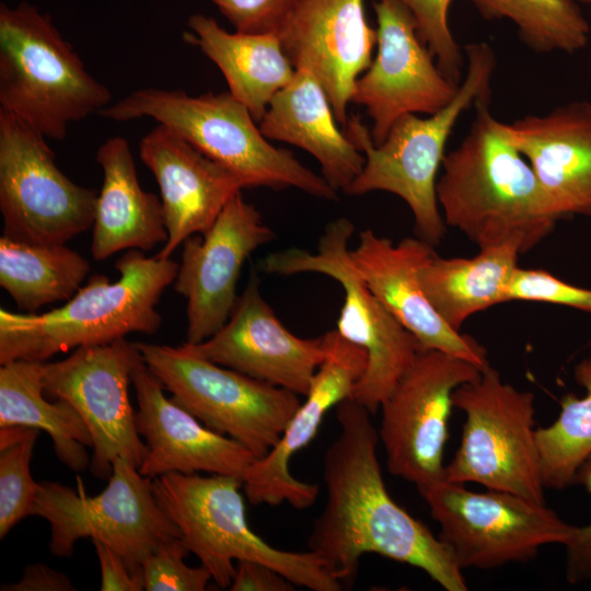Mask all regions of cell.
I'll return each instance as SVG.
<instances>
[{
	"instance_id": "1",
	"label": "cell",
	"mask_w": 591,
	"mask_h": 591,
	"mask_svg": "<svg viewBox=\"0 0 591 591\" xmlns=\"http://www.w3.org/2000/svg\"><path fill=\"white\" fill-rule=\"evenodd\" d=\"M335 415L340 430L324 456L326 501L313 522L309 551L348 589L357 580L361 556L378 554L421 569L447 591H466L449 547L390 496L372 414L347 398Z\"/></svg>"
},
{
	"instance_id": "2",
	"label": "cell",
	"mask_w": 591,
	"mask_h": 591,
	"mask_svg": "<svg viewBox=\"0 0 591 591\" xmlns=\"http://www.w3.org/2000/svg\"><path fill=\"white\" fill-rule=\"evenodd\" d=\"M490 94L475 103L467 134L445 153L437 200L447 227L479 250L511 244L523 254L549 235L557 220L529 162L493 115Z\"/></svg>"
},
{
	"instance_id": "3",
	"label": "cell",
	"mask_w": 591,
	"mask_h": 591,
	"mask_svg": "<svg viewBox=\"0 0 591 591\" xmlns=\"http://www.w3.org/2000/svg\"><path fill=\"white\" fill-rule=\"evenodd\" d=\"M117 280L95 274L63 305L45 313L0 309V364L45 362L82 346L113 343L131 333L155 334V306L174 282L178 263L128 250L115 263Z\"/></svg>"
},
{
	"instance_id": "4",
	"label": "cell",
	"mask_w": 591,
	"mask_h": 591,
	"mask_svg": "<svg viewBox=\"0 0 591 591\" xmlns=\"http://www.w3.org/2000/svg\"><path fill=\"white\" fill-rule=\"evenodd\" d=\"M464 53L465 78L453 100L440 111L428 117L403 115L380 144H374L359 116L349 117L343 127L366 159L362 171L345 193L358 196L383 190L398 196L412 210L418 237L433 246L447 233L436 195L445 144L460 116L491 93L497 66L495 51L485 42L467 44Z\"/></svg>"
},
{
	"instance_id": "5",
	"label": "cell",
	"mask_w": 591,
	"mask_h": 591,
	"mask_svg": "<svg viewBox=\"0 0 591 591\" xmlns=\"http://www.w3.org/2000/svg\"><path fill=\"white\" fill-rule=\"evenodd\" d=\"M99 114L111 120H157L231 171L247 187H294L336 200L337 190L289 150L270 144L248 108L230 92L198 96L182 90H136Z\"/></svg>"
},
{
	"instance_id": "6",
	"label": "cell",
	"mask_w": 591,
	"mask_h": 591,
	"mask_svg": "<svg viewBox=\"0 0 591 591\" xmlns=\"http://www.w3.org/2000/svg\"><path fill=\"white\" fill-rule=\"evenodd\" d=\"M111 91L54 25L49 14L20 2L0 5V108L51 140L99 113Z\"/></svg>"
},
{
	"instance_id": "7",
	"label": "cell",
	"mask_w": 591,
	"mask_h": 591,
	"mask_svg": "<svg viewBox=\"0 0 591 591\" xmlns=\"http://www.w3.org/2000/svg\"><path fill=\"white\" fill-rule=\"evenodd\" d=\"M241 488L242 478L231 475L169 473L152 478L159 506L218 587L230 588L233 561L254 560L279 571L296 587L340 591L341 584L316 554L276 548L252 531Z\"/></svg>"
},
{
	"instance_id": "8",
	"label": "cell",
	"mask_w": 591,
	"mask_h": 591,
	"mask_svg": "<svg viewBox=\"0 0 591 591\" xmlns=\"http://www.w3.org/2000/svg\"><path fill=\"white\" fill-rule=\"evenodd\" d=\"M354 232L349 219L338 218L326 225L315 252L297 247L278 251L264 257L258 268L282 276L322 274L341 286L344 303L336 329L364 349L368 357L350 398L375 414L421 348L357 271L349 246Z\"/></svg>"
},
{
	"instance_id": "9",
	"label": "cell",
	"mask_w": 591,
	"mask_h": 591,
	"mask_svg": "<svg viewBox=\"0 0 591 591\" xmlns=\"http://www.w3.org/2000/svg\"><path fill=\"white\" fill-rule=\"evenodd\" d=\"M452 401L465 414V424L444 479L545 503L534 394L503 382L488 366L476 380L460 385Z\"/></svg>"
},
{
	"instance_id": "10",
	"label": "cell",
	"mask_w": 591,
	"mask_h": 591,
	"mask_svg": "<svg viewBox=\"0 0 591 591\" xmlns=\"http://www.w3.org/2000/svg\"><path fill=\"white\" fill-rule=\"evenodd\" d=\"M172 399L209 429L243 444L255 459L278 442L299 395L193 355L182 346L136 343Z\"/></svg>"
},
{
	"instance_id": "11",
	"label": "cell",
	"mask_w": 591,
	"mask_h": 591,
	"mask_svg": "<svg viewBox=\"0 0 591 591\" xmlns=\"http://www.w3.org/2000/svg\"><path fill=\"white\" fill-rule=\"evenodd\" d=\"M32 515L49 523V549L58 557H70L77 541L90 537L141 565L161 543L179 537L153 495L152 478L125 457L114 461L107 486L93 497L86 495L79 476L76 489L39 483Z\"/></svg>"
},
{
	"instance_id": "12",
	"label": "cell",
	"mask_w": 591,
	"mask_h": 591,
	"mask_svg": "<svg viewBox=\"0 0 591 591\" xmlns=\"http://www.w3.org/2000/svg\"><path fill=\"white\" fill-rule=\"evenodd\" d=\"M417 489L462 570L528 561L543 546L565 545L576 529L545 503L506 491L475 493L444 478Z\"/></svg>"
},
{
	"instance_id": "13",
	"label": "cell",
	"mask_w": 591,
	"mask_h": 591,
	"mask_svg": "<svg viewBox=\"0 0 591 591\" xmlns=\"http://www.w3.org/2000/svg\"><path fill=\"white\" fill-rule=\"evenodd\" d=\"M46 139L0 108L2 235L31 244H66L92 229L99 193L56 165Z\"/></svg>"
},
{
	"instance_id": "14",
	"label": "cell",
	"mask_w": 591,
	"mask_h": 591,
	"mask_svg": "<svg viewBox=\"0 0 591 591\" xmlns=\"http://www.w3.org/2000/svg\"><path fill=\"white\" fill-rule=\"evenodd\" d=\"M141 354L119 338L106 345L82 346L66 359L42 362L45 395L70 403L92 438L91 473L108 479L113 463L125 457L139 468L148 449L136 427L129 398L131 373Z\"/></svg>"
},
{
	"instance_id": "15",
	"label": "cell",
	"mask_w": 591,
	"mask_h": 591,
	"mask_svg": "<svg viewBox=\"0 0 591 591\" xmlns=\"http://www.w3.org/2000/svg\"><path fill=\"white\" fill-rule=\"evenodd\" d=\"M475 364L434 350L421 349L381 404L378 430L387 471L416 487L444 478L443 454L449 439L453 392L476 380Z\"/></svg>"
},
{
	"instance_id": "16",
	"label": "cell",
	"mask_w": 591,
	"mask_h": 591,
	"mask_svg": "<svg viewBox=\"0 0 591 591\" xmlns=\"http://www.w3.org/2000/svg\"><path fill=\"white\" fill-rule=\"evenodd\" d=\"M376 55L355 84L351 102L366 107L370 130L380 144L392 125L406 114H433L448 105L460 84L439 70L417 34L415 20L398 0L373 2Z\"/></svg>"
},
{
	"instance_id": "17",
	"label": "cell",
	"mask_w": 591,
	"mask_h": 591,
	"mask_svg": "<svg viewBox=\"0 0 591 591\" xmlns=\"http://www.w3.org/2000/svg\"><path fill=\"white\" fill-rule=\"evenodd\" d=\"M275 239L274 230L240 192L207 232L184 241L173 287L186 300L185 343H201L224 325L237 299L245 260Z\"/></svg>"
},
{
	"instance_id": "18",
	"label": "cell",
	"mask_w": 591,
	"mask_h": 591,
	"mask_svg": "<svg viewBox=\"0 0 591 591\" xmlns=\"http://www.w3.org/2000/svg\"><path fill=\"white\" fill-rule=\"evenodd\" d=\"M188 352L245 375L305 395L326 356L325 336L292 334L264 299L255 273L234 303L224 325Z\"/></svg>"
},
{
	"instance_id": "19",
	"label": "cell",
	"mask_w": 591,
	"mask_h": 591,
	"mask_svg": "<svg viewBox=\"0 0 591 591\" xmlns=\"http://www.w3.org/2000/svg\"><path fill=\"white\" fill-rule=\"evenodd\" d=\"M324 336L326 356L311 381L305 401L300 403L274 448L255 460L243 475V489L252 505L288 502L304 510L316 501L318 485L292 476L291 457L312 442L326 413L351 397L368 362L366 350L344 338L337 329Z\"/></svg>"
},
{
	"instance_id": "20",
	"label": "cell",
	"mask_w": 591,
	"mask_h": 591,
	"mask_svg": "<svg viewBox=\"0 0 591 591\" xmlns=\"http://www.w3.org/2000/svg\"><path fill=\"white\" fill-rule=\"evenodd\" d=\"M277 34L293 67L317 79L344 127L356 81L376 45L363 0H298Z\"/></svg>"
},
{
	"instance_id": "21",
	"label": "cell",
	"mask_w": 591,
	"mask_h": 591,
	"mask_svg": "<svg viewBox=\"0 0 591 591\" xmlns=\"http://www.w3.org/2000/svg\"><path fill=\"white\" fill-rule=\"evenodd\" d=\"M420 237L398 243L367 229L350 250L352 263L374 296L417 339L421 349L440 350L464 359L482 371L489 364L486 349L473 337L450 327L427 299L418 277L436 252Z\"/></svg>"
},
{
	"instance_id": "22",
	"label": "cell",
	"mask_w": 591,
	"mask_h": 591,
	"mask_svg": "<svg viewBox=\"0 0 591 591\" xmlns=\"http://www.w3.org/2000/svg\"><path fill=\"white\" fill-rule=\"evenodd\" d=\"M131 382L138 404L136 427L148 449L139 467L143 476L207 473L243 478L256 460L243 444L209 429L167 398L143 360L135 367Z\"/></svg>"
},
{
	"instance_id": "23",
	"label": "cell",
	"mask_w": 591,
	"mask_h": 591,
	"mask_svg": "<svg viewBox=\"0 0 591 591\" xmlns=\"http://www.w3.org/2000/svg\"><path fill=\"white\" fill-rule=\"evenodd\" d=\"M139 157L160 189L167 230L160 258H171L186 239L207 232L244 188L231 171L160 124L141 139Z\"/></svg>"
},
{
	"instance_id": "24",
	"label": "cell",
	"mask_w": 591,
	"mask_h": 591,
	"mask_svg": "<svg viewBox=\"0 0 591 591\" xmlns=\"http://www.w3.org/2000/svg\"><path fill=\"white\" fill-rule=\"evenodd\" d=\"M532 167L552 216L591 217V102L571 101L543 115L503 123Z\"/></svg>"
},
{
	"instance_id": "25",
	"label": "cell",
	"mask_w": 591,
	"mask_h": 591,
	"mask_svg": "<svg viewBox=\"0 0 591 591\" xmlns=\"http://www.w3.org/2000/svg\"><path fill=\"white\" fill-rule=\"evenodd\" d=\"M335 121L317 79L308 69L296 68L292 80L274 96L258 127L267 139L294 144L313 155L322 176L334 189L345 193L366 159Z\"/></svg>"
},
{
	"instance_id": "26",
	"label": "cell",
	"mask_w": 591,
	"mask_h": 591,
	"mask_svg": "<svg viewBox=\"0 0 591 591\" xmlns=\"http://www.w3.org/2000/svg\"><path fill=\"white\" fill-rule=\"evenodd\" d=\"M103 171L92 225L91 254L96 262L128 250L150 251L167 241L161 199L142 189L129 142L108 138L96 153Z\"/></svg>"
},
{
	"instance_id": "27",
	"label": "cell",
	"mask_w": 591,
	"mask_h": 591,
	"mask_svg": "<svg viewBox=\"0 0 591 591\" xmlns=\"http://www.w3.org/2000/svg\"><path fill=\"white\" fill-rule=\"evenodd\" d=\"M183 39L197 46L222 72L229 92L256 123L274 96L293 78L296 68L277 33H230L211 16L192 14Z\"/></svg>"
},
{
	"instance_id": "28",
	"label": "cell",
	"mask_w": 591,
	"mask_h": 591,
	"mask_svg": "<svg viewBox=\"0 0 591 591\" xmlns=\"http://www.w3.org/2000/svg\"><path fill=\"white\" fill-rule=\"evenodd\" d=\"M520 252L503 244L479 250L471 258H444L436 252L420 267L421 288L441 318L461 332L477 312L508 301Z\"/></svg>"
},
{
	"instance_id": "29",
	"label": "cell",
	"mask_w": 591,
	"mask_h": 591,
	"mask_svg": "<svg viewBox=\"0 0 591 591\" xmlns=\"http://www.w3.org/2000/svg\"><path fill=\"white\" fill-rule=\"evenodd\" d=\"M42 383V362L14 360L0 367V427L26 426L46 431L60 462L73 472L90 466L91 434L65 399L49 402Z\"/></svg>"
},
{
	"instance_id": "30",
	"label": "cell",
	"mask_w": 591,
	"mask_h": 591,
	"mask_svg": "<svg viewBox=\"0 0 591 591\" xmlns=\"http://www.w3.org/2000/svg\"><path fill=\"white\" fill-rule=\"evenodd\" d=\"M89 271V262L66 244H31L0 237V286L26 313L70 300Z\"/></svg>"
},
{
	"instance_id": "31",
	"label": "cell",
	"mask_w": 591,
	"mask_h": 591,
	"mask_svg": "<svg viewBox=\"0 0 591 591\" xmlns=\"http://www.w3.org/2000/svg\"><path fill=\"white\" fill-rule=\"evenodd\" d=\"M573 378L586 390L584 396L566 393L559 401L558 417L549 426L536 428L545 488L563 490L572 485L577 471L591 455V356L575 366Z\"/></svg>"
},
{
	"instance_id": "32",
	"label": "cell",
	"mask_w": 591,
	"mask_h": 591,
	"mask_svg": "<svg viewBox=\"0 0 591 591\" xmlns=\"http://www.w3.org/2000/svg\"><path fill=\"white\" fill-rule=\"evenodd\" d=\"M470 1L486 20H510L521 42L536 54H575L589 42V23L572 0Z\"/></svg>"
},
{
	"instance_id": "33",
	"label": "cell",
	"mask_w": 591,
	"mask_h": 591,
	"mask_svg": "<svg viewBox=\"0 0 591 591\" xmlns=\"http://www.w3.org/2000/svg\"><path fill=\"white\" fill-rule=\"evenodd\" d=\"M38 429L0 427V537L32 515L39 490L31 475V460Z\"/></svg>"
},
{
	"instance_id": "34",
	"label": "cell",
	"mask_w": 591,
	"mask_h": 591,
	"mask_svg": "<svg viewBox=\"0 0 591 591\" xmlns=\"http://www.w3.org/2000/svg\"><path fill=\"white\" fill-rule=\"evenodd\" d=\"M412 13L417 34L433 56L439 70L460 84L463 55L453 37L448 13L452 0H398Z\"/></svg>"
},
{
	"instance_id": "35",
	"label": "cell",
	"mask_w": 591,
	"mask_h": 591,
	"mask_svg": "<svg viewBox=\"0 0 591 591\" xmlns=\"http://www.w3.org/2000/svg\"><path fill=\"white\" fill-rule=\"evenodd\" d=\"M190 552L179 537L161 543L141 563L147 591H204L211 579L200 565L189 567L184 558Z\"/></svg>"
},
{
	"instance_id": "36",
	"label": "cell",
	"mask_w": 591,
	"mask_h": 591,
	"mask_svg": "<svg viewBox=\"0 0 591 591\" xmlns=\"http://www.w3.org/2000/svg\"><path fill=\"white\" fill-rule=\"evenodd\" d=\"M513 300L547 302L591 314V289L567 283L543 269L517 268L508 290V301Z\"/></svg>"
},
{
	"instance_id": "37",
	"label": "cell",
	"mask_w": 591,
	"mask_h": 591,
	"mask_svg": "<svg viewBox=\"0 0 591 591\" xmlns=\"http://www.w3.org/2000/svg\"><path fill=\"white\" fill-rule=\"evenodd\" d=\"M220 13L245 33H278L298 0H211Z\"/></svg>"
},
{
	"instance_id": "38",
	"label": "cell",
	"mask_w": 591,
	"mask_h": 591,
	"mask_svg": "<svg viewBox=\"0 0 591 591\" xmlns=\"http://www.w3.org/2000/svg\"><path fill=\"white\" fill-rule=\"evenodd\" d=\"M591 494V455L581 464L575 483ZM566 549V580L580 583L591 578V524L577 526L564 545Z\"/></svg>"
},
{
	"instance_id": "39",
	"label": "cell",
	"mask_w": 591,
	"mask_h": 591,
	"mask_svg": "<svg viewBox=\"0 0 591 591\" xmlns=\"http://www.w3.org/2000/svg\"><path fill=\"white\" fill-rule=\"evenodd\" d=\"M101 567L102 591L144 590V576L141 565H134L108 545L92 540Z\"/></svg>"
},
{
	"instance_id": "40",
	"label": "cell",
	"mask_w": 591,
	"mask_h": 591,
	"mask_svg": "<svg viewBox=\"0 0 591 591\" xmlns=\"http://www.w3.org/2000/svg\"><path fill=\"white\" fill-rule=\"evenodd\" d=\"M294 584L271 567L254 561H236L231 591H292Z\"/></svg>"
},
{
	"instance_id": "41",
	"label": "cell",
	"mask_w": 591,
	"mask_h": 591,
	"mask_svg": "<svg viewBox=\"0 0 591 591\" xmlns=\"http://www.w3.org/2000/svg\"><path fill=\"white\" fill-rule=\"evenodd\" d=\"M1 591H74L76 587L63 572L53 569L43 563L30 564L25 567L19 581L2 584Z\"/></svg>"
},
{
	"instance_id": "42",
	"label": "cell",
	"mask_w": 591,
	"mask_h": 591,
	"mask_svg": "<svg viewBox=\"0 0 591 591\" xmlns=\"http://www.w3.org/2000/svg\"><path fill=\"white\" fill-rule=\"evenodd\" d=\"M575 1L576 3H582V4H587L589 7H591V0H572Z\"/></svg>"
}]
</instances>
